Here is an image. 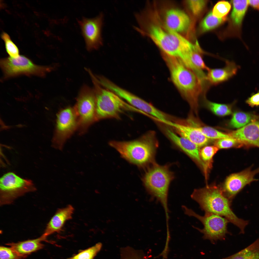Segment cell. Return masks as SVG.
I'll use <instances>...</instances> for the list:
<instances>
[{"label": "cell", "instance_id": "obj_18", "mask_svg": "<svg viewBox=\"0 0 259 259\" xmlns=\"http://www.w3.org/2000/svg\"><path fill=\"white\" fill-rule=\"evenodd\" d=\"M165 21L167 29L179 34L187 31L190 24V19L188 14L176 8L167 11Z\"/></svg>", "mask_w": 259, "mask_h": 259}, {"label": "cell", "instance_id": "obj_24", "mask_svg": "<svg viewBox=\"0 0 259 259\" xmlns=\"http://www.w3.org/2000/svg\"><path fill=\"white\" fill-rule=\"evenodd\" d=\"M205 105L207 108L215 115L220 117H224L231 114L232 113L231 105L212 102L205 98Z\"/></svg>", "mask_w": 259, "mask_h": 259}, {"label": "cell", "instance_id": "obj_33", "mask_svg": "<svg viewBox=\"0 0 259 259\" xmlns=\"http://www.w3.org/2000/svg\"><path fill=\"white\" fill-rule=\"evenodd\" d=\"M188 6L193 13L195 16H199L202 12L207 3L205 0H187Z\"/></svg>", "mask_w": 259, "mask_h": 259}, {"label": "cell", "instance_id": "obj_10", "mask_svg": "<svg viewBox=\"0 0 259 259\" xmlns=\"http://www.w3.org/2000/svg\"><path fill=\"white\" fill-rule=\"evenodd\" d=\"M78 123L74 107L68 106L60 110L57 117L53 140L54 147L61 149L66 141L77 130Z\"/></svg>", "mask_w": 259, "mask_h": 259}, {"label": "cell", "instance_id": "obj_27", "mask_svg": "<svg viewBox=\"0 0 259 259\" xmlns=\"http://www.w3.org/2000/svg\"><path fill=\"white\" fill-rule=\"evenodd\" d=\"M102 246L101 243H98L94 246L82 250L67 259H94L101 250Z\"/></svg>", "mask_w": 259, "mask_h": 259}, {"label": "cell", "instance_id": "obj_7", "mask_svg": "<svg viewBox=\"0 0 259 259\" xmlns=\"http://www.w3.org/2000/svg\"><path fill=\"white\" fill-rule=\"evenodd\" d=\"M74 107L80 134L85 132L96 120V100L94 89L86 85L81 89Z\"/></svg>", "mask_w": 259, "mask_h": 259}, {"label": "cell", "instance_id": "obj_11", "mask_svg": "<svg viewBox=\"0 0 259 259\" xmlns=\"http://www.w3.org/2000/svg\"><path fill=\"white\" fill-rule=\"evenodd\" d=\"M253 166L239 172L231 174L226 179L222 189L225 195L231 202L246 186L259 180L255 177L259 173V167L253 169Z\"/></svg>", "mask_w": 259, "mask_h": 259}, {"label": "cell", "instance_id": "obj_13", "mask_svg": "<svg viewBox=\"0 0 259 259\" xmlns=\"http://www.w3.org/2000/svg\"><path fill=\"white\" fill-rule=\"evenodd\" d=\"M147 34L154 43L169 57L178 58L179 53L170 31L157 25L148 28Z\"/></svg>", "mask_w": 259, "mask_h": 259}, {"label": "cell", "instance_id": "obj_28", "mask_svg": "<svg viewBox=\"0 0 259 259\" xmlns=\"http://www.w3.org/2000/svg\"><path fill=\"white\" fill-rule=\"evenodd\" d=\"M120 259H146L143 252L127 246L121 247L120 250Z\"/></svg>", "mask_w": 259, "mask_h": 259}, {"label": "cell", "instance_id": "obj_14", "mask_svg": "<svg viewBox=\"0 0 259 259\" xmlns=\"http://www.w3.org/2000/svg\"><path fill=\"white\" fill-rule=\"evenodd\" d=\"M108 88L143 113L147 114L154 117H157L159 116L160 113V110L151 104L120 87L113 82H111L108 84Z\"/></svg>", "mask_w": 259, "mask_h": 259}, {"label": "cell", "instance_id": "obj_17", "mask_svg": "<svg viewBox=\"0 0 259 259\" xmlns=\"http://www.w3.org/2000/svg\"><path fill=\"white\" fill-rule=\"evenodd\" d=\"M162 123L171 127L178 135L188 139L199 147L205 146L209 142V139L190 123H182L172 121H165Z\"/></svg>", "mask_w": 259, "mask_h": 259}, {"label": "cell", "instance_id": "obj_9", "mask_svg": "<svg viewBox=\"0 0 259 259\" xmlns=\"http://www.w3.org/2000/svg\"><path fill=\"white\" fill-rule=\"evenodd\" d=\"M36 190L31 180L22 178L13 172H7L0 178V205L11 204L17 198Z\"/></svg>", "mask_w": 259, "mask_h": 259}, {"label": "cell", "instance_id": "obj_22", "mask_svg": "<svg viewBox=\"0 0 259 259\" xmlns=\"http://www.w3.org/2000/svg\"><path fill=\"white\" fill-rule=\"evenodd\" d=\"M231 2L233 6L231 15L232 22L240 33L249 5L248 0H233Z\"/></svg>", "mask_w": 259, "mask_h": 259}, {"label": "cell", "instance_id": "obj_5", "mask_svg": "<svg viewBox=\"0 0 259 259\" xmlns=\"http://www.w3.org/2000/svg\"><path fill=\"white\" fill-rule=\"evenodd\" d=\"M174 178L173 173L170 170L168 165H161L154 163L143 178L147 191L161 204L167 214L169 187Z\"/></svg>", "mask_w": 259, "mask_h": 259}, {"label": "cell", "instance_id": "obj_34", "mask_svg": "<svg viewBox=\"0 0 259 259\" xmlns=\"http://www.w3.org/2000/svg\"><path fill=\"white\" fill-rule=\"evenodd\" d=\"M23 257L10 247L2 246L0 247V259H23Z\"/></svg>", "mask_w": 259, "mask_h": 259}, {"label": "cell", "instance_id": "obj_26", "mask_svg": "<svg viewBox=\"0 0 259 259\" xmlns=\"http://www.w3.org/2000/svg\"><path fill=\"white\" fill-rule=\"evenodd\" d=\"M195 126L205 136L209 139L218 140L231 137L228 134L226 133L208 126H200L197 124Z\"/></svg>", "mask_w": 259, "mask_h": 259}, {"label": "cell", "instance_id": "obj_4", "mask_svg": "<svg viewBox=\"0 0 259 259\" xmlns=\"http://www.w3.org/2000/svg\"><path fill=\"white\" fill-rule=\"evenodd\" d=\"M94 85L96 100V120L109 118L119 119L125 111L139 110L115 93L102 88L94 76L91 77Z\"/></svg>", "mask_w": 259, "mask_h": 259}, {"label": "cell", "instance_id": "obj_32", "mask_svg": "<svg viewBox=\"0 0 259 259\" xmlns=\"http://www.w3.org/2000/svg\"><path fill=\"white\" fill-rule=\"evenodd\" d=\"M1 37L5 42L6 50L10 57L16 58L18 57L19 52L17 46L11 40L10 36L6 33H2Z\"/></svg>", "mask_w": 259, "mask_h": 259}, {"label": "cell", "instance_id": "obj_30", "mask_svg": "<svg viewBox=\"0 0 259 259\" xmlns=\"http://www.w3.org/2000/svg\"><path fill=\"white\" fill-rule=\"evenodd\" d=\"M231 8V5L228 2L221 1L218 2L214 6L212 12L213 15L219 18L225 17Z\"/></svg>", "mask_w": 259, "mask_h": 259}, {"label": "cell", "instance_id": "obj_25", "mask_svg": "<svg viewBox=\"0 0 259 259\" xmlns=\"http://www.w3.org/2000/svg\"><path fill=\"white\" fill-rule=\"evenodd\" d=\"M225 18H219L214 16L212 11L209 12L201 22L200 28L201 31L205 32L216 28L223 23Z\"/></svg>", "mask_w": 259, "mask_h": 259}, {"label": "cell", "instance_id": "obj_8", "mask_svg": "<svg viewBox=\"0 0 259 259\" xmlns=\"http://www.w3.org/2000/svg\"><path fill=\"white\" fill-rule=\"evenodd\" d=\"M0 63L4 79L23 75L44 77L53 68L52 67L36 65L23 55L16 58L9 57L2 59Z\"/></svg>", "mask_w": 259, "mask_h": 259}, {"label": "cell", "instance_id": "obj_15", "mask_svg": "<svg viewBox=\"0 0 259 259\" xmlns=\"http://www.w3.org/2000/svg\"><path fill=\"white\" fill-rule=\"evenodd\" d=\"M228 134L245 148H259V120L254 119L245 126Z\"/></svg>", "mask_w": 259, "mask_h": 259}, {"label": "cell", "instance_id": "obj_21", "mask_svg": "<svg viewBox=\"0 0 259 259\" xmlns=\"http://www.w3.org/2000/svg\"><path fill=\"white\" fill-rule=\"evenodd\" d=\"M47 238L43 235L38 238L9 244L10 247L20 256L24 257L43 247L42 242Z\"/></svg>", "mask_w": 259, "mask_h": 259}, {"label": "cell", "instance_id": "obj_2", "mask_svg": "<svg viewBox=\"0 0 259 259\" xmlns=\"http://www.w3.org/2000/svg\"><path fill=\"white\" fill-rule=\"evenodd\" d=\"M110 145L129 162L139 166L154 163L158 142L153 132H148L130 141H112Z\"/></svg>", "mask_w": 259, "mask_h": 259}, {"label": "cell", "instance_id": "obj_20", "mask_svg": "<svg viewBox=\"0 0 259 259\" xmlns=\"http://www.w3.org/2000/svg\"><path fill=\"white\" fill-rule=\"evenodd\" d=\"M74 211V208L71 205L58 209L47 224L43 235L47 238L61 232L66 222L72 218Z\"/></svg>", "mask_w": 259, "mask_h": 259}, {"label": "cell", "instance_id": "obj_1", "mask_svg": "<svg viewBox=\"0 0 259 259\" xmlns=\"http://www.w3.org/2000/svg\"><path fill=\"white\" fill-rule=\"evenodd\" d=\"M205 212L222 216L238 227L243 234L248 222L238 217L231 207V201L226 196L222 188L215 186H207L195 189L191 195Z\"/></svg>", "mask_w": 259, "mask_h": 259}, {"label": "cell", "instance_id": "obj_36", "mask_svg": "<svg viewBox=\"0 0 259 259\" xmlns=\"http://www.w3.org/2000/svg\"><path fill=\"white\" fill-rule=\"evenodd\" d=\"M248 2L252 7L259 11V0H248Z\"/></svg>", "mask_w": 259, "mask_h": 259}, {"label": "cell", "instance_id": "obj_3", "mask_svg": "<svg viewBox=\"0 0 259 259\" xmlns=\"http://www.w3.org/2000/svg\"><path fill=\"white\" fill-rule=\"evenodd\" d=\"M169 57L168 61L173 82L182 93L191 110L197 113L200 98L205 95L200 81L193 71L176 58Z\"/></svg>", "mask_w": 259, "mask_h": 259}, {"label": "cell", "instance_id": "obj_23", "mask_svg": "<svg viewBox=\"0 0 259 259\" xmlns=\"http://www.w3.org/2000/svg\"><path fill=\"white\" fill-rule=\"evenodd\" d=\"M253 115L249 113L237 111L233 114L229 121L228 125L232 128H239L243 127L250 122L254 118Z\"/></svg>", "mask_w": 259, "mask_h": 259}, {"label": "cell", "instance_id": "obj_6", "mask_svg": "<svg viewBox=\"0 0 259 259\" xmlns=\"http://www.w3.org/2000/svg\"><path fill=\"white\" fill-rule=\"evenodd\" d=\"M182 207L185 214L195 217L202 223L204 226L203 229L193 227L203 234V239L208 240L212 243L215 244L218 241L225 240L227 234H231L227 228L229 222L225 218L207 212H205L203 216H201L185 206H182Z\"/></svg>", "mask_w": 259, "mask_h": 259}, {"label": "cell", "instance_id": "obj_29", "mask_svg": "<svg viewBox=\"0 0 259 259\" xmlns=\"http://www.w3.org/2000/svg\"><path fill=\"white\" fill-rule=\"evenodd\" d=\"M219 148L215 146H207L204 147L200 150L201 159L207 167H211L214 155Z\"/></svg>", "mask_w": 259, "mask_h": 259}, {"label": "cell", "instance_id": "obj_19", "mask_svg": "<svg viewBox=\"0 0 259 259\" xmlns=\"http://www.w3.org/2000/svg\"><path fill=\"white\" fill-rule=\"evenodd\" d=\"M239 67L234 62L226 60L223 68H209L206 74L207 82L210 85H216L227 81L236 75Z\"/></svg>", "mask_w": 259, "mask_h": 259}, {"label": "cell", "instance_id": "obj_16", "mask_svg": "<svg viewBox=\"0 0 259 259\" xmlns=\"http://www.w3.org/2000/svg\"><path fill=\"white\" fill-rule=\"evenodd\" d=\"M164 132L170 140L181 150L199 164L205 173L207 167L202 160L199 147L188 139L177 134L167 127L164 128Z\"/></svg>", "mask_w": 259, "mask_h": 259}, {"label": "cell", "instance_id": "obj_12", "mask_svg": "<svg viewBox=\"0 0 259 259\" xmlns=\"http://www.w3.org/2000/svg\"><path fill=\"white\" fill-rule=\"evenodd\" d=\"M103 20V15L101 13L94 18H84L79 21L88 50L97 49L102 44L101 29Z\"/></svg>", "mask_w": 259, "mask_h": 259}, {"label": "cell", "instance_id": "obj_31", "mask_svg": "<svg viewBox=\"0 0 259 259\" xmlns=\"http://www.w3.org/2000/svg\"><path fill=\"white\" fill-rule=\"evenodd\" d=\"M214 144L215 146L219 149L243 147L236 139L231 137L217 140Z\"/></svg>", "mask_w": 259, "mask_h": 259}, {"label": "cell", "instance_id": "obj_35", "mask_svg": "<svg viewBox=\"0 0 259 259\" xmlns=\"http://www.w3.org/2000/svg\"><path fill=\"white\" fill-rule=\"evenodd\" d=\"M246 103L252 107L259 106V91L252 94L246 101Z\"/></svg>", "mask_w": 259, "mask_h": 259}]
</instances>
